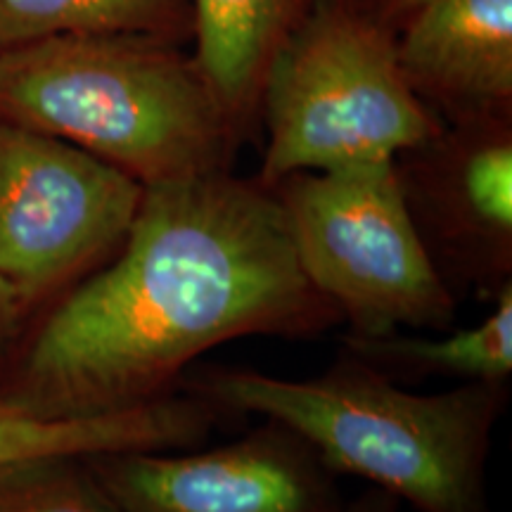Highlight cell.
I'll use <instances>...</instances> for the list:
<instances>
[{
    "instance_id": "10",
    "label": "cell",
    "mask_w": 512,
    "mask_h": 512,
    "mask_svg": "<svg viewBox=\"0 0 512 512\" xmlns=\"http://www.w3.org/2000/svg\"><path fill=\"white\" fill-rule=\"evenodd\" d=\"M221 415L219 408L190 392H176L131 411L81 418H50L0 399V465L53 456L195 448Z\"/></svg>"
},
{
    "instance_id": "4",
    "label": "cell",
    "mask_w": 512,
    "mask_h": 512,
    "mask_svg": "<svg viewBox=\"0 0 512 512\" xmlns=\"http://www.w3.org/2000/svg\"><path fill=\"white\" fill-rule=\"evenodd\" d=\"M261 98L264 188L294 174L396 162L439 133L392 43L342 12H323L280 43Z\"/></svg>"
},
{
    "instance_id": "6",
    "label": "cell",
    "mask_w": 512,
    "mask_h": 512,
    "mask_svg": "<svg viewBox=\"0 0 512 512\" xmlns=\"http://www.w3.org/2000/svg\"><path fill=\"white\" fill-rule=\"evenodd\" d=\"M143 190L81 147L0 119V294L22 323L119 252Z\"/></svg>"
},
{
    "instance_id": "15",
    "label": "cell",
    "mask_w": 512,
    "mask_h": 512,
    "mask_svg": "<svg viewBox=\"0 0 512 512\" xmlns=\"http://www.w3.org/2000/svg\"><path fill=\"white\" fill-rule=\"evenodd\" d=\"M342 512H399V501L380 489H373L351 505H344Z\"/></svg>"
},
{
    "instance_id": "9",
    "label": "cell",
    "mask_w": 512,
    "mask_h": 512,
    "mask_svg": "<svg viewBox=\"0 0 512 512\" xmlns=\"http://www.w3.org/2000/svg\"><path fill=\"white\" fill-rule=\"evenodd\" d=\"M394 50L415 93L463 121L510 105L512 0H425Z\"/></svg>"
},
{
    "instance_id": "13",
    "label": "cell",
    "mask_w": 512,
    "mask_h": 512,
    "mask_svg": "<svg viewBox=\"0 0 512 512\" xmlns=\"http://www.w3.org/2000/svg\"><path fill=\"white\" fill-rule=\"evenodd\" d=\"M176 0H0V53L67 34L159 36Z\"/></svg>"
},
{
    "instance_id": "16",
    "label": "cell",
    "mask_w": 512,
    "mask_h": 512,
    "mask_svg": "<svg viewBox=\"0 0 512 512\" xmlns=\"http://www.w3.org/2000/svg\"><path fill=\"white\" fill-rule=\"evenodd\" d=\"M19 325H22V320H19V316L10 306L8 299L0 294V349L10 342V337L15 335V330L19 328Z\"/></svg>"
},
{
    "instance_id": "1",
    "label": "cell",
    "mask_w": 512,
    "mask_h": 512,
    "mask_svg": "<svg viewBox=\"0 0 512 512\" xmlns=\"http://www.w3.org/2000/svg\"><path fill=\"white\" fill-rule=\"evenodd\" d=\"M339 323L271 188L223 171L150 185L119 252L46 309L0 399L50 418L131 411L181 392L221 344Z\"/></svg>"
},
{
    "instance_id": "3",
    "label": "cell",
    "mask_w": 512,
    "mask_h": 512,
    "mask_svg": "<svg viewBox=\"0 0 512 512\" xmlns=\"http://www.w3.org/2000/svg\"><path fill=\"white\" fill-rule=\"evenodd\" d=\"M0 119L81 147L143 188L219 174L233 136L195 64L133 34L3 50Z\"/></svg>"
},
{
    "instance_id": "14",
    "label": "cell",
    "mask_w": 512,
    "mask_h": 512,
    "mask_svg": "<svg viewBox=\"0 0 512 512\" xmlns=\"http://www.w3.org/2000/svg\"><path fill=\"white\" fill-rule=\"evenodd\" d=\"M0 512H124L88 458L53 456L0 465Z\"/></svg>"
},
{
    "instance_id": "11",
    "label": "cell",
    "mask_w": 512,
    "mask_h": 512,
    "mask_svg": "<svg viewBox=\"0 0 512 512\" xmlns=\"http://www.w3.org/2000/svg\"><path fill=\"white\" fill-rule=\"evenodd\" d=\"M192 5L195 69L235 131L261 98L290 0H192Z\"/></svg>"
},
{
    "instance_id": "8",
    "label": "cell",
    "mask_w": 512,
    "mask_h": 512,
    "mask_svg": "<svg viewBox=\"0 0 512 512\" xmlns=\"http://www.w3.org/2000/svg\"><path fill=\"white\" fill-rule=\"evenodd\" d=\"M439 133L420 145L430 157L422 174H399L403 195L453 297L491 302L512 285L510 133L503 117L467 119L444 145Z\"/></svg>"
},
{
    "instance_id": "17",
    "label": "cell",
    "mask_w": 512,
    "mask_h": 512,
    "mask_svg": "<svg viewBox=\"0 0 512 512\" xmlns=\"http://www.w3.org/2000/svg\"><path fill=\"white\" fill-rule=\"evenodd\" d=\"M422 3H425V0H399L401 8H411V10H415V8H418V5H422Z\"/></svg>"
},
{
    "instance_id": "2",
    "label": "cell",
    "mask_w": 512,
    "mask_h": 512,
    "mask_svg": "<svg viewBox=\"0 0 512 512\" xmlns=\"http://www.w3.org/2000/svg\"><path fill=\"white\" fill-rule=\"evenodd\" d=\"M183 389L223 415L280 422L332 475L366 479L418 512H491L486 463L510 382L418 394L342 349L316 377L214 368L192 375Z\"/></svg>"
},
{
    "instance_id": "7",
    "label": "cell",
    "mask_w": 512,
    "mask_h": 512,
    "mask_svg": "<svg viewBox=\"0 0 512 512\" xmlns=\"http://www.w3.org/2000/svg\"><path fill=\"white\" fill-rule=\"evenodd\" d=\"M124 512H342L335 475L285 425L264 420L204 451H117L88 458Z\"/></svg>"
},
{
    "instance_id": "12",
    "label": "cell",
    "mask_w": 512,
    "mask_h": 512,
    "mask_svg": "<svg viewBox=\"0 0 512 512\" xmlns=\"http://www.w3.org/2000/svg\"><path fill=\"white\" fill-rule=\"evenodd\" d=\"M342 349L399 382L446 377L463 382H510L512 285L491 299L486 318L439 335L394 332L384 337H342Z\"/></svg>"
},
{
    "instance_id": "5",
    "label": "cell",
    "mask_w": 512,
    "mask_h": 512,
    "mask_svg": "<svg viewBox=\"0 0 512 512\" xmlns=\"http://www.w3.org/2000/svg\"><path fill=\"white\" fill-rule=\"evenodd\" d=\"M271 190L299 268L347 335L453 328L458 299L415 228L396 162L294 174Z\"/></svg>"
}]
</instances>
